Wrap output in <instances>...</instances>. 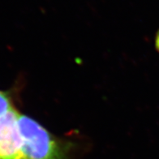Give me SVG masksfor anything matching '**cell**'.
Listing matches in <instances>:
<instances>
[{
    "instance_id": "277c9868",
    "label": "cell",
    "mask_w": 159,
    "mask_h": 159,
    "mask_svg": "<svg viewBox=\"0 0 159 159\" xmlns=\"http://www.w3.org/2000/svg\"><path fill=\"white\" fill-rule=\"evenodd\" d=\"M156 47L159 51V32L157 33V37H156Z\"/></svg>"
},
{
    "instance_id": "3957f363",
    "label": "cell",
    "mask_w": 159,
    "mask_h": 159,
    "mask_svg": "<svg viewBox=\"0 0 159 159\" xmlns=\"http://www.w3.org/2000/svg\"><path fill=\"white\" fill-rule=\"evenodd\" d=\"M13 108L8 93L0 91V116Z\"/></svg>"
},
{
    "instance_id": "6da1fadb",
    "label": "cell",
    "mask_w": 159,
    "mask_h": 159,
    "mask_svg": "<svg viewBox=\"0 0 159 159\" xmlns=\"http://www.w3.org/2000/svg\"><path fill=\"white\" fill-rule=\"evenodd\" d=\"M19 127L23 139L22 159H68L67 144L55 139L37 121L20 114Z\"/></svg>"
},
{
    "instance_id": "7a4b0ae2",
    "label": "cell",
    "mask_w": 159,
    "mask_h": 159,
    "mask_svg": "<svg viewBox=\"0 0 159 159\" xmlns=\"http://www.w3.org/2000/svg\"><path fill=\"white\" fill-rule=\"evenodd\" d=\"M19 115L13 107L0 116V159H22Z\"/></svg>"
}]
</instances>
